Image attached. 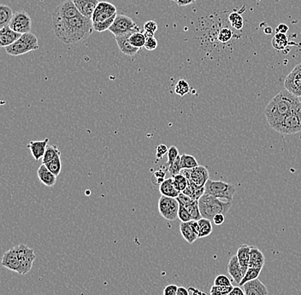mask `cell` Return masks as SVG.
<instances>
[{
	"mask_svg": "<svg viewBox=\"0 0 301 295\" xmlns=\"http://www.w3.org/2000/svg\"><path fill=\"white\" fill-rule=\"evenodd\" d=\"M52 25L56 37L66 45H73L87 40L94 30L92 19L82 15L53 22Z\"/></svg>",
	"mask_w": 301,
	"mask_h": 295,
	"instance_id": "1",
	"label": "cell"
},
{
	"mask_svg": "<svg viewBox=\"0 0 301 295\" xmlns=\"http://www.w3.org/2000/svg\"><path fill=\"white\" fill-rule=\"evenodd\" d=\"M301 107L299 98L285 89L272 98L264 109L267 122L271 128L281 123L287 115Z\"/></svg>",
	"mask_w": 301,
	"mask_h": 295,
	"instance_id": "2",
	"label": "cell"
},
{
	"mask_svg": "<svg viewBox=\"0 0 301 295\" xmlns=\"http://www.w3.org/2000/svg\"><path fill=\"white\" fill-rule=\"evenodd\" d=\"M199 206L202 218H207L212 222L216 215L219 213L225 215L228 213L232 206V202H224L213 195L205 194L199 200Z\"/></svg>",
	"mask_w": 301,
	"mask_h": 295,
	"instance_id": "3",
	"label": "cell"
},
{
	"mask_svg": "<svg viewBox=\"0 0 301 295\" xmlns=\"http://www.w3.org/2000/svg\"><path fill=\"white\" fill-rule=\"evenodd\" d=\"M39 48L40 46L37 37L32 33H28L22 35L18 41L12 44V46L6 47V50L7 54L18 57L28 52L37 51Z\"/></svg>",
	"mask_w": 301,
	"mask_h": 295,
	"instance_id": "4",
	"label": "cell"
},
{
	"mask_svg": "<svg viewBox=\"0 0 301 295\" xmlns=\"http://www.w3.org/2000/svg\"><path fill=\"white\" fill-rule=\"evenodd\" d=\"M207 195H213L218 199H225L227 201H233L235 195V186L231 183L223 181H213L209 179L205 185Z\"/></svg>",
	"mask_w": 301,
	"mask_h": 295,
	"instance_id": "5",
	"label": "cell"
},
{
	"mask_svg": "<svg viewBox=\"0 0 301 295\" xmlns=\"http://www.w3.org/2000/svg\"><path fill=\"white\" fill-rule=\"evenodd\" d=\"M273 129L285 135H292L301 132V107L292 111L284 119L281 123Z\"/></svg>",
	"mask_w": 301,
	"mask_h": 295,
	"instance_id": "6",
	"label": "cell"
},
{
	"mask_svg": "<svg viewBox=\"0 0 301 295\" xmlns=\"http://www.w3.org/2000/svg\"><path fill=\"white\" fill-rule=\"evenodd\" d=\"M141 30L136 23H134L132 18L125 15H117L112 26L110 27L109 31L116 36L125 35L128 32L139 31Z\"/></svg>",
	"mask_w": 301,
	"mask_h": 295,
	"instance_id": "7",
	"label": "cell"
},
{
	"mask_svg": "<svg viewBox=\"0 0 301 295\" xmlns=\"http://www.w3.org/2000/svg\"><path fill=\"white\" fill-rule=\"evenodd\" d=\"M14 248L20 259V275H26L32 269L33 264L36 258L35 251L23 243L14 246Z\"/></svg>",
	"mask_w": 301,
	"mask_h": 295,
	"instance_id": "8",
	"label": "cell"
},
{
	"mask_svg": "<svg viewBox=\"0 0 301 295\" xmlns=\"http://www.w3.org/2000/svg\"><path fill=\"white\" fill-rule=\"evenodd\" d=\"M180 204L177 198L167 197L162 195L159 201V211L163 218L169 221L178 218Z\"/></svg>",
	"mask_w": 301,
	"mask_h": 295,
	"instance_id": "9",
	"label": "cell"
},
{
	"mask_svg": "<svg viewBox=\"0 0 301 295\" xmlns=\"http://www.w3.org/2000/svg\"><path fill=\"white\" fill-rule=\"evenodd\" d=\"M10 28L21 35L31 33L32 20L26 12L20 11L15 13L12 22L10 23Z\"/></svg>",
	"mask_w": 301,
	"mask_h": 295,
	"instance_id": "10",
	"label": "cell"
},
{
	"mask_svg": "<svg viewBox=\"0 0 301 295\" xmlns=\"http://www.w3.org/2000/svg\"><path fill=\"white\" fill-rule=\"evenodd\" d=\"M80 15L81 13L76 8L73 0H66L54 10V12L52 13V23L64 20V19L75 18Z\"/></svg>",
	"mask_w": 301,
	"mask_h": 295,
	"instance_id": "11",
	"label": "cell"
},
{
	"mask_svg": "<svg viewBox=\"0 0 301 295\" xmlns=\"http://www.w3.org/2000/svg\"><path fill=\"white\" fill-rule=\"evenodd\" d=\"M181 174L185 176L188 182L194 183L199 187H205L209 178V172L206 167L199 166L193 169H183Z\"/></svg>",
	"mask_w": 301,
	"mask_h": 295,
	"instance_id": "12",
	"label": "cell"
},
{
	"mask_svg": "<svg viewBox=\"0 0 301 295\" xmlns=\"http://www.w3.org/2000/svg\"><path fill=\"white\" fill-rule=\"evenodd\" d=\"M285 89L301 98V63L294 67L284 81Z\"/></svg>",
	"mask_w": 301,
	"mask_h": 295,
	"instance_id": "13",
	"label": "cell"
},
{
	"mask_svg": "<svg viewBox=\"0 0 301 295\" xmlns=\"http://www.w3.org/2000/svg\"><path fill=\"white\" fill-rule=\"evenodd\" d=\"M116 15L117 14H116V7L113 6L112 4L103 1V2H99V5L96 7L92 17V21L93 23H100Z\"/></svg>",
	"mask_w": 301,
	"mask_h": 295,
	"instance_id": "14",
	"label": "cell"
},
{
	"mask_svg": "<svg viewBox=\"0 0 301 295\" xmlns=\"http://www.w3.org/2000/svg\"><path fill=\"white\" fill-rule=\"evenodd\" d=\"M1 264H2V266L6 267L10 270L20 274V259H19V257H18V253L16 252L14 247H12L4 253Z\"/></svg>",
	"mask_w": 301,
	"mask_h": 295,
	"instance_id": "15",
	"label": "cell"
},
{
	"mask_svg": "<svg viewBox=\"0 0 301 295\" xmlns=\"http://www.w3.org/2000/svg\"><path fill=\"white\" fill-rule=\"evenodd\" d=\"M139 31H140V30H139ZM134 32L136 31L128 32L125 35H119V36L115 37L116 38V44H117L121 52L126 55V56H128V57H133L140 51L139 48L133 47L129 42V38Z\"/></svg>",
	"mask_w": 301,
	"mask_h": 295,
	"instance_id": "16",
	"label": "cell"
},
{
	"mask_svg": "<svg viewBox=\"0 0 301 295\" xmlns=\"http://www.w3.org/2000/svg\"><path fill=\"white\" fill-rule=\"evenodd\" d=\"M81 15L92 19L93 12L99 5V0H73Z\"/></svg>",
	"mask_w": 301,
	"mask_h": 295,
	"instance_id": "17",
	"label": "cell"
},
{
	"mask_svg": "<svg viewBox=\"0 0 301 295\" xmlns=\"http://www.w3.org/2000/svg\"><path fill=\"white\" fill-rule=\"evenodd\" d=\"M22 35H23L12 30L10 26L2 28L0 29V46L6 48L12 46V44L20 39Z\"/></svg>",
	"mask_w": 301,
	"mask_h": 295,
	"instance_id": "18",
	"label": "cell"
},
{
	"mask_svg": "<svg viewBox=\"0 0 301 295\" xmlns=\"http://www.w3.org/2000/svg\"><path fill=\"white\" fill-rule=\"evenodd\" d=\"M242 286L245 295H269L266 286L258 279L247 281Z\"/></svg>",
	"mask_w": 301,
	"mask_h": 295,
	"instance_id": "19",
	"label": "cell"
},
{
	"mask_svg": "<svg viewBox=\"0 0 301 295\" xmlns=\"http://www.w3.org/2000/svg\"><path fill=\"white\" fill-rule=\"evenodd\" d=\"M48 142H49V138H46L43 141H31L27 145V147L30 149L35 161H40L41 158H43L48 146L47 145Z\"/></svg>",
	"mask_w": 301,
	"mask_h": 295,
	"instance_id": "20",
	"label": "cell"
},
{
	"mask_svg": "<svg viewBox=\"0 0 301 295\" xmlns=\"http://www.w3.org/2000/svg\"><path fill=\"white\" fill-rule=\"evenodd\" d=\"M228 272L231 275L233 280L237 284H240L243 279L244 273L242 268L240 266V262L237 258V255L232 256L228 264Z\"/></svg>",
	"mask_w": 301,
	"mask_h": 295,
	"instance_id": "21",
	"label": "cell"
},
{
	"mask_svg": "<svg viewBox=\"0 0 301 295\" xmlns=\"http://www.w3.org/2000/svg\"><path fill=\"white\" fill-rule=\"evenodd\" d=\"M38 178L41 183L47 187H52L57 183V176L53 174L46 165L41 164V166L38 169Z\"/></svg>",
	"mask_w": 301,
	"mask_h": 295,
	"instance_id": "22",
	"label": "cell"
},
{
	"mask_svg": "<svg viewBox=\"0 0 301 295\" xmlns=\"http://www.w3.org/2000/svg\"><path fill=\"white\" fill-rule=\"evenodd\" d=\"M250 251H251V246L243 244V245L239 246L237 253H236L239 262H240V266L243 270L244 275L246 272V270L249 268Z\"/></svg>",
	"mask_w": 301,
	"mask_h": 295,
	"instance_id": "23",
	"label": "cell"
},
{
	"mask_svg": "<svg viewBox=\"0 0 301 295\" xmlns=\"http://www.w3.org/2000/svg\"><path fill=\"white\" fill-rule=\"evenodd\" d=\"M265 263L264 255L257 246H251L250 251L249 267L251 268H263Z\"/></svg>",
	"mask_w": 301,
	"mask_h": 295,
	"instance_id": "24",
	"label": "cell"
},
{
	"mask_svg": "<svg viewBox=\"0 0 301 295\" xmlns=\"http://www.w3.org/2000/svg\"><path fill=\"white\" fill-rule=\"evenodd\" d=\"M160 191L161 195L167 196V197L177 198L180 195L179 191L175 187L172 177L164 181L160 184Z\"/></svg>",
	"mask_w": 301,
	"mask_h": 295,
	"instance_id": "25",
	"label": "cell"
},
{
	"mask_svg": "<svg viewBox=\"0 0 301 295\" xmlns=\"http://www.w3.org/2000/svg\"><path fill=\"white\" fill-rule=\"evenodd\" d=\"M180 231H181L183 237L189 244L194 243V241L199 238L197 234L194 232L189 222H186V223L182 222V224H180Z\"/></svg>",
	"mask_w": 301,
	"mask_h": 295,
	"instance_id": "26",
	"label": "cell"
},
{
	"mask_svg": "<svg viewBox=\"0 0 301 295\" xmlns=\"http://www.w3.org/2000/svg\"><path fill=\"white\" fill-rule=\"evenodd\" d=\"M182 193L188 195V196L191 197L193 200L199 201L200 197H201L202 195H205L206 189H205V187H199L197 186V185H195L194 183H191V182H188V187H187V189Z\"/></svg>",
	"mask_w": 301,
	"mask_h": 295,
	"instance_id": "27",
	"label": "cell"
},
{
	"mask_svg": "<svg viewBox=\"0 0 301 295\" xmlns=\"http://www.w3.org/2000/svg\"><path fill=\"white\" fill-rule=\"evenodd\" d=\"M271 45L274 49L276 50L278 52H282L289 45V41L287 39V35L276 33L271 41Z\"/></svg>",
	"mask_w": 301,
	"mask_h": 295,
	"instance_id": "28",
	"label": "cell"
},
{
	"mask_svg": "<svg viewBox=\"0 0 301 295\" xmlns=\"http://www.w3.org/2000/svg\"><path fill=\"white\" fill-rule=\"evenodd\" d=\"M14 16L13 11L9 6L1 5L0 6V27L1 29L6 26H9Z\"/></svg>",
	"mask_w": 301,
	"mask_h": 295,
	"instance_id": "29",
	"label": "cell"
},
{
	"mask_svg": "<svg viewBox=\"0 0 301 295\" xmlns=\"http://www.w3.org/2000/svg\"><path fill=\"white\" fill-rule=\"evenodd\" d=\"M146 38L147 37L145 36L144 30L141 29L140 31L134 32L131 35L130 38H129V42L133 47L141 49L142 47L145 46Z\"/></svg>",
	"mask_w": 301,
	"mask_h": 295,
	"instance_id": "30",
	"label": "cell"
},
{
	"mask_svg": "<svg viewBox=\"0 0 301 295\" xmlns=\"http://www.w3.org/2000/svg\"><path fill=\"white\" fill-rule=\"evenodd\" d=\"M198 223L200 224L199 238L206 237L212 234L213 230L212 221L209 220L207 218H200V220H198Z\"/></svg>",
	"mask_w": 301,
	"mask_h": 295,
	"instance_id": "31",
	"label": "cell"
},
{
	"mask_svg": "<svg viewBox=\"0 0 301 295\" xmlns=\"http://www.w3.org/2000/svg\"><path fill=\"white\" fill-rule=\"evenodd\" d=\"M61 155V152L60 150L58 149V146L56 145H48L46 150V153L44 155L43 158H42V164H47L50 161L54 160L55 158L58 156Z\"/></svg>",
	"mask_w": 301,
	"mask_h": 295,
	"instance_id": "32",
	"label": "cell"
},
{
	"mask_svg": "<svg viewBox=\"0 0 301 295\" xmlns=\"http://www.w3.org/2000/svg\"><path fill=\"white\" fill-rule=\"evenodd\" d=\"M181 164L183 169H193L200 166L197 160L193 155L183 154L181 155Z\"/></svg>",
	"mask_w": 301,
	"mask_h": 295,
	"instance_id": "33",
	"label": "cell"
},
{
	"mask_svg": "<svg viewBox=\"0 0 301 295\" xmlns=\"http://www.w3.org/2000/svg\"><path fill=\"white\" fill-rule=\"evenodd\" d=\"M262 269L263 268H251V267H249L248 269L246 270V272L245 273L243 279L241 280L239 285L243 286L244 284L247 282V281L258 279V276L260 275L261 271H262Z\"/></svg>",
	"mask_w": 301,
	"mask_h": 295,
	"instance_id": "34",
	"label": "cell"
},
{
	"mask_svg": "<svg viewBox=\"0 0 301 295\" xmlns=\"http://www.w3.org/2000/svg\"><path fill=\"white\" fill-rule=\"evenodd\" d=\"M229 23H230L232 28L240 30L243 28L244 21L241 15L238 12H233L229 16Z\"/></svg>",
	"mask_w": 301,
	"mask_h": 295,
	"instance_id": "35",
	"label": "cell"
},
{
	"mask_svg": "<svg viewBox=\"0 0 301 295\" xmlns=\"http://www.w3.org/2000/svg\"><path fill=\"white\" fill-rule=\"evenodd\" d=\"M44 165H46L47 168H48L53 174L56 175V176L58 177V176L60 175L62 171L61 155L55 158L54 160H52V161H50L48 163L44 164Z\"/></svg>",
	"mask_w": 301,
	"mask_h": 295,
	"instance_id": "36",
	"label": "cell"
},
{
	"mask_svg": "<svg viewBox=\"0 0 301 295\" xmlns=\"http://www.w3.org/2000/svg\"><path fill=\"white\" fill-rule=\"evenodd\" d=\"M173 178V182L176 189L179 191L180 193L183 192L188 185V180L186 178L185 176L183 174L176 175Z\"/></svg>",
	"mask_w": 301,
	"mask_h": 295,
	"instance_id": "37",
	"label": "cell"
},
{
	"mask_svg": "<svg viewBox=\"0 0 301 295\" xmlns=\"http://www.w3.org/2000/svg\"><path fill=\"white\" fill-rule=\"evenodd\" d=\"M234 37V33L229 28H223L217 34V41L221 43H229Z\"/></svg>",
	"mask_w": 301,
	"mask_h": 295,
	"instance_id": "38",
	"label": "cell"
},
{
	"mask_svg": "<svg viewBox=\"0 0 301 295\" xmlns=\"http://www.w3.org/2000/svg\"><path fill=\"white\" fill-rule=\"evenodd\" d=\"M190 92V86L185 80H180L175 86V93L180 97H184Z\"/></svg>",
	"mask_w": 301,
	"mask_h": 295,
	"instance_id": "39",
	"label": "cell"
},
{
	"mask_svg": "<svg viewBox=\"0 0 301 295\" xmlns=\"http://www.w3.org/2000/svg\"><path fill=\"white\" fill-rule=\"evenodd\" d=\"M116 16H117V15H116ZM116 16H114L112 18H109V19L104 21V22L93 23V29H94L96 32H99V33H102V32L109 30L110 27L112 26L113 23H114V21H115V18H116Z\"/></svg>",
	"mask_w": 301,
	"mask_h": 295,
	"instance_id": "40",
	"label": "cell"
},
{
	"mask_svg": "<svg viewBox=\"0 0 301 295\" xmlns=\"http://www.w3.org/2000/svg\"><path fill=\"white\" fill-rule=\"evenodd\" d=\"M188 209V212L191 215L193 220H200L202 218L201 213H200V206H199V201H194L190 206L186 207Z\"/></svg>",
	"mask_w": 301,
	"mask_h": 295,
	"instance_id": "41",
	"label": "cell"
},
{
	"mask_svg": "<svg viewBox=\"0 0 301 295\" xmlns=\"http://www.w3.org/2000/svg\"><path fill=\"white\" fill-rule=\"evenodd\" d=\"M143 30L146 37H154L158 30V23L154 21H148L145 23Z\"/></svg>",
	"mask_w": 301,
	"mask_h": 295,
	"instance_id": "42",
	"label": "cell"
},
{
	"mask_svg": "<svg viewBox=\"0 0 301 295\" xmlns=\"http://www.w3.org/2000/svg\"><path fill=\"white\" fill-rule=\"evenodd\" d=\"M182 170H183V167H182V164H181V155H180L173 163L169 165L168 172L171 173L172 177H174L176 175L180 174L182 172Z\"/></svg>",
	"mask_w": 301,
	"mask_h": 295,
	"instance_id": "43",
	"label": "cell"
},
{
	"mask_svg": "<svg viewBox=\"0 0 301 295\" xmlns=\"http://www.w3.org/2000/svg\"><path fill=\"white\" fill-rule=\"evenodd\" d=\"M233 287V286H222L213 285L211 288V295H229Z\"/></svg>",
	"mask_w": 301,
	"mask_h": 295,
	"instance_id": "44",
	"label": "cell"
},
{
	"mask_svg": "<svg viewBox=\"0 0 301 295\" xmlns=\"http://www.w3.org/2000/svg\"><path fill=\"white\" fill-rule=\"evenodd\" d=\"M178 218L183 223L193 220L191 215L188 212V209L186 208L185 206H183V205H180L179 211H178Z\"/></svg>",
	"mask_w": 301,
	"mask_h": 295,
	"instance_id": "45",
	"label": "cell"
},
{
	"mask_svg": "<svg viewBox=\"0 0 301 295\" xmlns=\"http://www.w3.org/2000/svg\"><path fill=\"white\" fill-rule=\"evenodd\" d=\"M215 286H232L231 281L225 275H217L214 280Z\"/></svg>",
	"mask_w": 301,
	"mask_h": 295,
	"instance_id": "46",
	"label": "cell"
},
{
	"mask_svg": "<svg viewBox=\"0 0 301 295\" xmlns=\"http://www.w3.org/2000/svg\"><path fill=\"white\" fill-rule=\"evenodd\" d=\"M165 176H166V172L164 170H158L153 176V179H152L153 183L155 185H160L165 180Z\"/></svg>",
	"mask_w": 301,
	"mask_h": 295,
	"instance_id": "47",
	"label": "cell"
},
{
	"mask_svg": "<svg viewBox=\"0 0 301 295\" xmlns=\"http://www.w3.org/2000/svg\"><path fill=\"white\" fill-rule=\"evenodd\" d=\"M167 156H168V161H167V164H168V165H171V163H173V162L177 160V157L180 156L179 150H178V149H177V147L171 146V148L169 149Z\"/></svg>",
	"mask_w": 301,
	"mask_h": 295,
	"instance_id": "48",
	"label": "cell"
},
{
	"mask_svg": "<svg viewBox=\"0 0 301 295\" xmlns=\"http://www.w3.org/2000/svg\"><path fill=\"white\" fill-rule=\"evenodd\" d=\"M177 200L179 202L180 205H183V206H190L195 200H193L191 197H189L188 195L183 194V193H180V195L177 197Z\"/></svg>",
	"mask_w": 301,
	"mask_h": 295,
	"instance_id": "49",
	"label": "cell"
},
{
	"mask_svg": "<svg viewBox=\"0 0 301 295\" xmlns=\"http://www.w3.org/2000/svg\"><path fill=\"white\" fill-rule=\"evenodd\" d=\"M144 47H145V50H147L149 52H153L154 50H156L157 47H158V41L154 38V37H147Z\"/></svg>",
	"mask_w": 301,
	"mask_h": 295,
	"instance_id": "50",
	"label": "cell"
},
{
	"mask_svg": "<svg viewBox=\"0 0 301 295\" xmlns=\"http://www.w3.org/2000/svg\"><path fill=\"white\" fill-rule=\"evenodd\" d=\"M169 149L165 144H160L156 148V156L158 160H161L165 155L168 154Z\"/></svg>",
	"mask_w": 301,
	"mask_h": 295,
	"instance_id": "51",
	"label": "cell"
},
{
	"mask_svg": "<svg viewBox=\"0 0 301 295\" xmlns=\"http://www.w3.org/2000/svg\"><path fill=\"white\" fill-rule=\"evenodd\" d=\"M178 286L175 284H170L164 288L163 295H177Z\"/></svg>",
	"mask_w": 301,
	"mask_h": 295,
	"instance_id": "52",
	"label": "cell"
},
{
	"mask_svg": "<svg viewBox=\"0 0 301 295\" xmlns=\"http://www.w3.org/2000/svg\"><path fill=\"white\" fill-rule=\"evenodd\" d=\"M224 220H225V215L219 213V214H217L215 216L212 222H213L216 225H221V224H223Z\"/></svg>",
	"mask_w": 301,
	"mask_h": 295,
	"instance_id": "53",
	"label": "cell"
},
{
	"mask_svg": "<svg viewBox=\"0 0 301 295\" xmlns=\"http://www.w3.org/2000/svg\"><path fill=\"white\" fill-rule=\"evenodd\" d=\"M288 30H289V28L286 24H279L277 28L275 29V31L277 34H284V35H286Z\"/></svg>",
	"mask_w": 301,
	"mask_h": 295,
	"instance_id": "54",
	"label": "cell"
},
{
	"mask_svg": "<svg viewBox=\"0 0 301 295\" xmlns=\"http://www.w3.org/2000/svg\"><path fill=\"white\" fill-rule=\"evenodd\" d=\"M229 295H245V291L240 286H234Z\"/></svg>",
	"mask_w": 301,
	"mask_h": 295,
	"instance_id": "55",
	"label": "cell"
},
{
	"mask_svg": "<svg viewBox=\"0 0 301 295\" xmlns=\"http://www.w3.org/2000/svg\"><path fill=\"white\" fill-rule=\"evenodd\" d=\"M196 0H177V5L179 6H187L195 3Z\"/></svg>",
	"mask_w": 301,
	"mask_h": 295,
	"instance_id": "56",
	"label": "cell"
},
{
	"mask_svg": "<svg viewBox=\"0 0 301 295\" xmlns=\"http://www.w3.org/2000/svg\"><path fill=\"white\" fill-rule=\"evenodd\" d=\"M177 295H189V291L184 286H178Z\"/></svg>",
	"mask_w": 301,
	"mask_h": 295,
	"instance_id": "57",
	"label": "cell"
},
{
	"mask_svg": "<svg viewBox=\"0 0 301 295\" xmlns=\"http://www.w3.org/2000/svg\"><path fill=\"white\" fill-rule=\"evenodd\" d=\"M264 33L266 34V35H270L271 33H272V29L271 28H266V29H264Z\"/></svg>",
	"mask_w": 301,
	"mask_h": 295,
	"instance_id": "58",
	"label": "cell"
},
{
	"mask_svg": "<svg viewBox=\"0 0 301 295\" xmlns=\"http://www.w3.org/2000/svg\"><path fill=\"white\" fill-rule=\"evenodd\" d=\"M171 1H174L176 3H177V0H171Z\"/></svg>",
	"mask_w": 301,
	"mask_h": 295,
	"instance_id": "59",
	"label": "cell"
}]
</instances>
